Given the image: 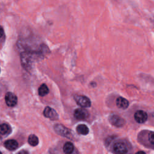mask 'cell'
Listing matches in <instances>:
<instances>
[{"label":"cell","instance_id":"15","mask_svg":"<svg viewBox=\"0 0 154 154\" xmlns=\"http://www.w3.org/2000/svg\"><path fill=\"white\" fill-rule=\"evenodd\" d=\"M10 132V127L6 123H2L0 126V132L2 135H7Z\"/></svg>","mask_w":154,"mask_h":154},{"label":"cell","instance_id":"4","mask_svg":"<svg viewBox=\"0 0 154 154\" xmlns=\"http://www.w3.org/2000/svg\"><path fill=\"white\" fill-rule=\"evenodd\" d=\"M5 101L7 106L13 107L17 103V96L11 92H7L5 96Z\"/></svg>","mask_w":154,"mask_h":154},{"label":"cell","instance_id":"14","mask_svg":"<svg viewBox=\"0 0 154 154\" xmlns=\"http://www.w3.org/2000/svg\"><path fill=\"white\" fill-rule=\"evenodd\" d=\"M28 142L31 146H36L38 144V138L35 135L31 134L28 137Z\"/></svg>","mask_w":154,"mask_h":154},{"label":"cell","instance_id":"3","mask_svg":"<svg viewBox=\"0 0 154 154\" xmlns=\"http://www.w3.org/2000/svg\"><path fill=\"white\" fill-rule=\"evenodd\" d=\"M75 100L77 104L81 107L88 108L91 106V101L87 96L83 95H76L75 96Z\"/></svg>","mask_w":154,"mask_h":154},{"label":"cell","instance_id":"18","mask_svg":"<svg viewBox=\"0 0 154 154\" xmlns=\"http://www.w3.org/2000/svg\"><path fill=\"white\" fill-rule=\"evenodd\" d=\"M135 154H146V153L143 151H138L137 153H135Z\"/></svg>","mask_w":154,"mask_h":154},{"label":"cell","instance_id":"9","mask_svg":"<svg viewBox=\"0 0 154 154\" xmlns=\"http://www.w3.org/2000/svg\"><path fill=\"white\" fill-rule=\"evenodd\" d=\"M116 105L119 108L125 109L129 106V102L123 97H119L116 99Z\"/></svg>","mask_w":154,"mask_h":154},{"label":"cell","instance_id":"1","mask_svg":"<svg viewBox=\"0 0 154 154\" xmlns=\"http://www.w3.org/2000/svg\"><path fill=\"white\" fill-rule=\"evenodd\" d=\"M54 129L58 135L67 138H72L73 132L70 129L67 128L64 126L60 124H57L54 126Z\"/></svg>","mask_w":154,"mask_h":154},{"label":"cell","instance_id":"8","mask_svg":"<svg viewBox=\"0 0 154 154\" xmlns=\"http://www.w3.org/2000/svg\"><path fill=\"white\" fill-rule=\"evenodd\" d=\"M89 116V112L84 108H77L74 111V117L78 120H84Z\"/></svg>","mask_w":154,"mask_h":154},{"label":"cell","instance_id":"17","mask_svg":"<svg viewBox=\"0 0 154 154\" xmlns=\"http://www.w3.org/2000/svg\"><path fill=\"white\" fill-rule=\"evenodd\" d=\"M17 154H29V153H28V152L27 151L23 150H21L19 152H18Z\"/></svg>","mask_w":154,"mask_h":154},{"label":"cell","instance_id":"16","mask_svg":"<svg viewBox=\"0 0 154 154\" xmlns=\"http://www.w3.org/2000/svg\"><path fill=\"white\" fill-rule=\"evenodd\" d=\"M148 141L150 144L154 146V132L150 131L148 134Z\"/></svg>","mask_w":154,"mask_h":154},{"label":"cell","instance_id":"12","mask_svg":"<svg viewBox=\"0 0 154 154\" xmlns=\"http://www.w3.org/2000/svg\"><path fill=\"white\" fill-rule=\"evenodd\" d=\"M76 131L81 135H87L89 132L88 128L84 124H80L76 127Z\"/></svg>","mask_w":154,"mask_h":154},{"label":"cell","instance_id":"13","mask_svg":"<svg viewBox=\"0 0 154 154\" xmlns=\"http://www.w3.org/2000/svg\"><path fill=\"white\" fill-rule=\"evenodd\" d=\"M49 88L45 84H42L38 89V93L40 96H45L49 93Z\"/></svg>","mask_w":154,"mask_h":154},{"label":"cell","instance_id":"10","mask_svg":"<svg viewBox=\"0 0 154 154\" xmlns=\"http://www.w3.org/2000/svg\"><path fill=\"white\" fill-rule=\"evenodd\" d=\"M4 146L9 150H14L18 147V143L15 140H8L4 142Z\"/></svg>","mask_w":154,"mask_h":154},{"label":"cell","instance_id":"7","mask_svg":"<svg viewBox=\"0 0 154 154\" xmlns=\"http://www.w3.org/2000/svg\"><path fill=\"white\" fill-rule=\"evenodd\" d=\"M147 113L143 110H138L134 114V119L138 123H143L147 120Z\"/></svg>","mask_w":154,"mask_h":154},{"label":"cell","instance_id":"11","mask_svg":"<svg viewBox=\"0 0 154 154\" xmlns=\"http://www.w3.org/2000/svg\"><path fill=\"white\" fill-rule=\"evenodd\" d=\"M63 149L65 154H72L74 150V146L72 143L67 141L64 143Z\"/></svg>","mask_w":154,"mask_h":154},{"label":"cell","instance_id":"2","mask_svg":"<svg viewBox=\"0 0 154 154\" xmlns=\"http://www.w3.org/2000/svg\"><path fill=\"white\" fill-rule=\"evenodd\" d=\"M112 149L116 154H126L128 152L127 146L122 141H118L114 143Z\"/></svg>","mask_w":154,"mask_h":154},{"label":"cell","instance_id":"6","mask_svg":"<svg viewBox=\"0 0 154 154\" xmlns=\"http://www.w3.org/2000/svg\"><path fill=\"white\" fill-rule=\"evenodd\" d=\"M109 120L111 125L116 127H122L125 123V120L117 115L110 116Z\"/></svg>","mask_w":154,"mask_h":154},{"label":"cell","instance_id":"5","mask_svg":"<svg viewBox=\"0 0 154 154\" xmlns=\"http://www.w3.org/2000/svg\"><path fill=\"white\" fill-rule=\"evenodd\" d=\"M43 115L46 117L49 118L52 120H56L58 119V114L56 111L49 106L45 107L43 111Z\"/></svg>","mask_w":154,"mask_h":154}]
</instances>
